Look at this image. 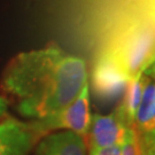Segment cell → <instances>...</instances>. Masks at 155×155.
<instances>
[{"label":"cell","mask_w":155,"mask_h":155,"mask_svg":"<svg viewBox=\"0 0 155 155\" xmlns=\"http://www.w3.org/2000/svg\"><path fill=\"white\" fill-rule=\"evenodd\" d=\"M86 83L83 59L50 44L14 56L2 72L1 91L16 113L37 120L70 105Z\"/></svg>","instance_id":"6da1fadb"},{"label":"cell","mask_w":155,"mask_h":155,"mask_svg":"<svg viewBox=\"0 0 155 155\" xmlns=\"http://www.w3.org/2000/svg\"><path fill=\"white\" fill-rule=\"evenodd\" d=\"M101 54L129 81L138 76L155 62V22L150 16H133L118 23Z\"/></svg>","instance_id":"7a4b0ae2"},{"label":"cell","mask_w":155,"mask_h":155,"mask_svg":"<svg viewBox=\"0 0 155 155\" xmlns=\"http://www.w3.org/2000/svg\"><path fill=\"white\" fill-rule=\"evenodd\" d=\"M91 117L90 84L86 83L77 98L66 108L43 118L30 120L28 124L38 140L46 134L56 131H71L85 138L89 132Z\"/></svg>","instance_id":"3957f363"},{"label":"cell","mask_w":155,"mask_h":155,"mask_svg":"<svg viewBox=\"0 0 155 155\" xmlns=\"http://www.w3.org/2000/svg\"><path fill=\"white\" fill-rule=\"evenodd\" d=\"M130 127L120 106L108 115L94 114L91 117L89 132L85 137L87 150L121 145Z\"/></svg>","instance_id":"277c9868"},{"label":"cell","mask_w":155,"mask_h":155,"mask_svg":"<svg viewBox=\"0 0 155 155\" xmlns=\"http://www.w3.org/2000/svg\"><path fill=\"white\" fill-rule=\"evenodd\" d=\"M37 141L28 122L9 116L0 121V155H29Z\"/></svg>","instance_id":"5b68a950"},{"label":"cell","mask_w":155,"mask_h":155,"mask_svg":"<svg viewBox=\"0 0 155 155\" xmlns=\"http://www.w3.org/2000/svg\"><path fill=\"white\" fill-rule=\"evenodd\" d=\"M129 79L118 67L107 56L100 55L93 70V86L102 98L116 99L124 94Z\"/></svg>","instance_id":"8992f818"},{"label":"cell","mask_w":155,"mask_h":155,"mask_svg":"<svg viewBox=\"0 0 155 155\" xmlns=\"http://www.w3.org/2000/svg\"><path fill=\"white\" fill-rule=\"evenodd\" d=\"M35 155H87V145L83 136L71 131H56L39 139Z\"/></svg>","instance_id":"52a82bcc"},{"label":"cell","mask_w":155,"mask_h":155,"mask_svg":"<svg viewBox=\"0 0 155 155\" xmlns=\"http://www.w3.org/2000/svg\"><path fill=\"white\" fill-rule=\"evenodd\" d=\"M145 72L148 78L134 118V127L140 137L155 132V62Z\"/></svg>","instance_id":"ba28073f"},{"label":"cell","mask_w":155,"mask_h":155,"mask_svg":"<svg viewBox=\"0 0 155 155\" xmlns=\"http://www.w3.org/2000/svg\"><path fill=\"white\" fill-rule=\"evenodd\" d=\"M148 75L146 72H141L138 76L130 79L127 85V89L123 94V100L120 107L122 108L124 115L127 117V123L130 125H134V118L138 110L139 104L143 97L145 85L147 82Z\"/></svg>","instance_id":"9c48e42d"},{"label":"cell","mask_w":155,"mask_h":155,"mask_svg":"<svg viewBox=\"0 0 155 155\" xmlns=\"http://www.w3.org/2000/svg\"><path fill=\"white\" fill-rule=\"evenodd\" d=\"M121 154L122 155H144L141 138L134 125L127 129L125 137L121 144Z\"/></svg>","instance_id":"30bf717a"},{"label":"cell","mask_w":155,"mask_h":155,"mask_svg":"<svg viewBox=\"0 0 155 155\" xmlns=\"http://www.w3.org/2000/svg\"><path fill=\"white\" fill-rule=\"evenodd\" d=\"M144 155H155V132L140 137Z\"/></svg>","instance_id":"8fae6325"},{"label":"cell","mask_w":155,"mask_h":155,"mask_svg":"<svg viewBox=\"0 0 155 155\" xmlns=\"http://www.w3.org/2000/svg\"><path fill=\"white\" fill-rule=\"evenodd\" d=\"M87 155H122L121 154V145H115L110 147L89 150Z\"/></svg>","instance_id":"7c38bea8"},{"label":"cell","mask_w":155,"mask_h":155,"mask_svg":"<svg viewBox=\"0 0 155 155\" xmlns=\"http://www.w3.org/2000/svg\"><path fill=\"white\" fill-rule=\"evenodd\" d=\"M7 108H8V102L2 95H0V118L7 113Z\"/></svg>","instance_id":"4fadbf2b"},{"label":"cell","mask_w":155,"mask_h":155,"mask_svg":"<svg viewBox=\"0 0 155 155\" xmlns=\"http://www.w3.org/2000/svg\"><path fill=\"white\" fill-rule=\"evenodd\" d=\"M148 16L155 22V0H150V6H148Z\"/></svg>","instance_id":"5bb4252c"}]
</instances>
